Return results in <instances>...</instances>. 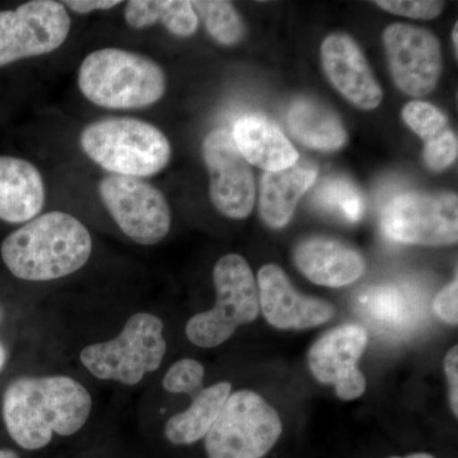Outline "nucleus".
<instances>
[{
    "mask_svg": "<svg viewBox=\"0 0 458 458\" xmlns=\"http://www.w3.org/2000/svg\"><path fill=\"white\" fill-rule=\"evenodd\" d=\"M90 410L89 391L66 376L18 378L3 397V418L9 436L30 451L47 447L54 433L66 437L82 429Z\"/></svg>",
    "mask_w": 458,
    "mask_h": 458,
    "instance_id": "f257e3e1",
    "label": "nucleus"
},
{
    "mask_svg": "<svg viewBox=\"0 0 458 458\" xmlns=\"http://www.w3.org/2000/svg\"><path fill=\"white\" fill-rule=\"evenodd\" d=\"M89 229L64 212L42 214L12 232L3 242L2 259L18 279L49 282L83 267L92 254Z\"/></svg>",
    "mask_w": 458,
    "mask_h": 458,
    "instance_id": "f03ea898",
    "label": "nucleus"
},
{
    "mask_svg": "<svg viewBox=\"0 0 458 458\" xmlns=\"http://www.w3.org/2000/svg\"><path fill=\"white\" fill-rule=\"evenodd\" d=\"M84 98L105 108L131 110L155 105L164 98L167 80L149 57L117 47H105L86 56L78 73Z\"/></svg>",
    "mask_w": 458,
    "mask_h": 458,
    "instance_id": "7ed1b4c3",
    "label": "nucleus"
},
{
    "mask_svg": "<svg viewBox=\"0 0 458 458\" xmlns=\"http://www.w3.org/2000/svg\"><path fill=\"white\" fill-rule=\"evenodd\" d=\"M83 152L110 174L153 176L170 164L167 137L152 123L131 117H108L89 123L81 134Z\"/></svg>",
    "mask_w": 458,
    "mask_h": 458,
    "instance_id": "20e7f679",
    "label": "nucleus"
},
{
    "mask_svg": "<svg viewBox=\"0 0 458 458\" xmlns=\"http://www.w3.org/2000/svg\"><path fill=\"white\" fill-rule=\"evenodd\" d=\"M213 279L216 304L186 325V336L200 348H216L227 342L238 327L251 324L260 312L258 283L245 258L223 256L214 267Z\"/></svg>",
    "mask_w": 458,
    "mask_h": 458,
    "instance_id": "39448f33",
    "label": "nucleus"
},
{
    "mask_svg": "<svg viewBox=\"0 0 458 458\" xmlns=\"http://www.w3.org/2000/svg\"><path fill=\"white\" fill-rule=\"evenodd\" d=\"M165 351L162 319L152 313L140 312L128 319L122 334L114 340L84 348L81 360L99 379L134 386L147 373L159 369Z\"/></svg>",
    "mask_w": 458,
    "mask_h": 458,
    "instance_id": "423d86ee",
    "label": "nucleus"
},
{
    "mask_svg": "<svg viewBox=\"0 0 458 458\" xmlns=\"http://www.w3.org/2000/svg\"><path fill=\"white\" fill-rule=\"evenodd\" d=\"M276 410L250 390L231 394L205 436L209 458H262L282 436Z\"/></svg>",
    "mask_w": 458,
    "mask_h": 458,
    "instance_id": "0eeeda50",
    "label": "nucleus"
},
{
    "mask_svg": "<svg viewBox=\"0 0 458 458\" xmlns=\"http://www.w3.org/2000/svg\"><path fill=\"white\" fill-rule=\"evenodd\" d=\"M379 227L394 242L450 246L458 240V200L454 192H405L382 210Z\"/></svg>",
    "mask_w": 458,
    "mask_h": 458,
    "instance_id": "6e6552de",
    "label": "nucleus"
},
{
    "mask_svg": "<svg viewBox=\"0 0 458 458\" xmlns=\"http://www.w3.org/2000/svg\"><path fill=\"white\" fill-rule=\"evenodd\" d=\"M98 191L114 221L134 242L152 246L167 236L170 205L156 186L135 177L107 174L99 182Z\"/></svg>",
    "mask_w": 458,
    "mask_h": 458,
    "instance_id": "1a4fd4ad",
    "label": "nucleus"
},
{
    "mask_svg": "<svg viewBox=\"0 0 458 458\" xmlns=\"http://www.w3.org/2000/svg\"><path fill=\"white\" fill-rule=\"evenodd\" d=\"M71 26L68 11L54 0H32L0 12V68L59 49Z\"/></svg>",
    "mask_w": 458,
    "mask_h": 458,
    "instance_id": "9d476101",
    "label": "nucleus"
},
{
    "mask_svg": "<svg viewBox=\"0 0 458 458\" xmlns=\"http://www.w3.org/2000/svg\"><path fill=\"white\" fill-rule=\"evenodd\" d=\"M382 41L397 89L411 98L432 93L442 74L438 38L421 27L393 23L386 27Z\"/></svg>",
    "mask_w": 458,
    "mask_h": 458,
    "instance_id": "9b49d317",
    "label": "nucleus"
},
{
    "mask_svg": "<svg viewBox=\"0 0 458 458\" xmlns=\"http://www.w3.org/2000/svg\"><path fill=\"white\" fill-rule=\"evenodd\" d=\"M201 152L216 209L228 218H247L255 207L254 172L237 149L232 132L225 128L214 129L204 138Z\"/></svg>",
    "mask_w": 458,
    "mask_h": 458,
    "instance_id": "f8f14e48",
    "label": "nucleus"
},
{
    "mask_svg": "<svg viewBox=\"0 0 458 458\" xmlns=\"http://www.w3.org/2000/svg\"><path fill=\"white\" fill-rule=\"evenodd\" d=\"M369 335L360 325L333 328L313 344L309 352L312 376L324 385H333L337 397L351 401L366 391V378L358 361L366 351Z\"/></svg>",
    "mask_w": 458,
    "mask_h": 458,
    "instance_id": "ddd939ff",
    "label": "nucleus"
},
{
    "mask_svg": "<svg viewBox=\"0 0 458 458\" xmlns=\"http://www.w3.org/2000/svg\"><path fill=\"white\" fill-rule=\"evenodd\" d=\"M262 315L280 330H306L325 324L335 316L327 301L300 293L278 265L262 267L258 276Z\"/></svg>",
    "mask_w": 458,
    "mask_h": 458,
    "instance_id": "4468645a",
    "label": "nucleus"
},
{
    "mask_svg": "<svg viewBox=\"0 0 458 458\" xmlns=\"http://www.w3.org/2000/svg\"><path fill=\"white\" fill-rule=\"evenodd\" d=\"M321 63L330 83L355 107L372 111L382 104L384 90L352 36L343 32L328 35L322 41Z\"/></svg>",
    "mask_w": 458,
    "mask_h": 458,
    "instance_id": "2eb2a0df",
    "label": "nucleus"
},
{
    "mask_svg": "<svg viewBox=\"0 0 458 458\" xmlns=\"http://www.w3.org/2000/svg\"><path fill=\"white\" fill-rule=\"evenodd\" d=\"M293 259L307 279L330 288L352 284L366 270V261L358 250L330 237L307 238L295 247Z\"/></svg>",
    "mask_w": 458,
    "mask_h": 458,
    "instance_id": "dca6fc26",
    "label": "nucleus"
},
{
    "mask_svg": "<svg viewBox=\"0 0 458 458\" xmlns=\"http://www.w3.org/2000/svg\"><path fill=\"white\" fill-rule=\"evenodd\" d=\"M231 132L243 158L264 172L285 170L300 161V153L284 132L262 114H243Z\"/></svg>",
    "mask_w": 458,
    "mask_h": 458,
    "instance_id": "f3484780",
    "label": "nucleus"
},
{
    "mask_svg": "<svg viewBox=\"0 0 458 458\" xmlns=\"http://www.w3.org/2000/svg\"><path fill=\"white\" fill-rule=\"evenodd\" d=\"M316 165L298 161L276 172H264L259 191V214L273 229L284 228L293 216L298 201L318 179Z\"/></svg>",
    "mask_w": 458,
    "mask_h": 458,
    "instance_id": "a211bd4d",
    "label": "nucleus"
},
{
    "mask_svg": "<svg viewBox=\"0 0 458 458\" xmlns=\"http://www.w3.org/2000/svg\"><path fill=\"white\" fill-rule=\"evenodd\" d=\"M40 171L17 157H0V219L8 223L32 221L45 205Z\"/></svg>",
    "mask_w": 458,
    "mask_h": 458,
    "instance_id": "6ab92c4d",
    "label": "nucleus"
},
{
    "mask_svg": "<svg viewBox=\"0 0 458 458\" xmlns=\"http://www.w3.org/2000/svg\"><path fill=\"white\" fill-rule=\"evenodd\" d=\"M286 125L295 140L319 152L339 150L348 140V131L337 114L312 98L292 102Z\"/></svg>",
    "mask_w": 458,
    "mask_h": 458,
    "instance_id": "aec40b11",
    "label": "nucleus"
},
{
    "mask_svg": "<svg viewBox=\"0 0 458 458\" xmlns=\"http://www.w3.org/2000/svg\"><path fill=\"white\" fill-rule=\"evenodd\" d=\"M232 386L219 382L192 397L191 406L174 415L165 427V438L177 445H192L205 438L231 394Z\"/></svg>",
    "mask_w": 458,
    "mask_h": 458,
    "instance_id": "412c9836",
    "label": "nucleus"
},
{
    "mask_svg": "<svg viewBox=\"0 0 458 458\" xmlns=\"http://www.w3.org/2000/svg\"><path fill=\"white\" fill-rule=\"evenodd\" d=\"M125 20L132 29H147L161 22L177 38H190L198 31L199 18L188 0H131Z\"/></svg>",
    "mask_w": 458,
    "mask_h": 458,
    "instance_id": "4be33fe9",
    "label": "nucleus"
},
{
    "mask_svg": "<svg viewBox=\"0 0 458 458\" xmlns=\"http://www.w3.org/2000/svg\"><path fill=\"white\" fill-rule=\"evenodd\" d=\"M313 204L322 212L348 223L360 221L364 199L360 190L345 177H327L313 195Z\"/></svg>",
    "mask_w": 458,
    "mask_h": 458,
    "instance_id": "5701e85b",
    "label": "nucleus"
},
{
    "mask_svg": "<svg viewBox=\"0 0 458 458\" xmlns=\"http://www.w3.org/2000/svg\"><path fill=\"white\" fill-rule=\"evenodd\" d=\"M191 5L198 18L203 21L210 38L219 45L234 47L245 38V23L232 3L223 0H195Z\"/></svg>",
    "mask_w": 458,
    "mask_h": 458,
    "instance_id": "b1692460",
    "label": "nucleus"
},
{
    "mask_svg": "<svg viewBox=\"0 0 458 458\" xmlns=\"http://www.w3.org/2000/svg\"><path fill=\"white\" fill-rule=\"evenodd\" d=\"M403 123L411 129L421 140L427 141L450 128L445 114L438 107L420 99L409 102L401 113Z\"/></svg>",
    "mask_w": 458,
    "mask_h": 458,
    "instance_id": "393cba45",
    "label": "nucleus"
},
{
    "mask_svg": "<svg viewBox=\"0 0 458 458\" xmlns=\"http://www.w3.org/2000/svg\"><path fill=\"white\" fill-rule=\"evenodd\" d=\"M205 370L203 364L195 360H181L165 373L164 387L172 394H188L192 397L203 390Z\"/></svg>",
    "mask_w": 458,
    "mask_h": 458,
    "instance_id": "a878e982",
    "label": "nucleus"
},
{
    "mask_svg": "<svg viewBox=\"0 0 458 458\" xmlns=\"http://www.w3.org/2000/svg\"><path fill=\"white\" fill-rule=\"evenodd\" d=\"M457 155V135L451 128L439 132L432 140L424 141L423 161L430 171L447 170L456 162Z\"/></svg>",
    "mask_w": 458,
    "mask_h": 458,
    "instance_id": "bb28decb",
    "label": "nucleus"
},
{
    "mask_svg": "<svg viewBox=\"0 0 458 458\" xmlns=\"http://www.w3.org/2000/svg\"><path fill=\"white\" fill-rule=\"evenodd\" d=\"M375 3L388 13L414 20H434L445 8V3L436 0H378Z\"/></svg>",
    "mask_w": 458,
    "mask_h": 458,
    "instance_id": "cd10ccee",
    "label": "nucleus"
},
{
    "mask_svg": "<svg viewBox=\"0 0 458 458\" xmlns=\"http://www.w3.org/2000/svg\"><path fill=\"white\" fill-rule=\"evenodd\" d=\"M367 307L375 318L382 321H393L403 311V300L394 288L370 289L367 295Z\"/></svg>",
    "mask_w": 458,
    "mask_h": 458,
    "instance_id": "c85d7f7f",
    "label": "nucleus"
},
{
    "mask_svg": "<svg viewBox=\"0 0 458 458\" xmlns=\"http://www.w3.org/2000/svg\"><path fill=\"white\" fill-rule=\"evenodd\" d=\"M458 282L454 279L445 286L433 302V311L445 324L457 327L458 322Z\"/></svg>",
    "mask_w": 458,
    "mask_h": 458,
    "instance_id": "c756f323",
    "label": "nucleus"
},
{
    "mask_svg": "<svg viewBox=\"0 0 458 458\" xmlns=\"http://www.w3.org/2000/svg\"><path fill=\"white\" fill-rule=\"evenodd\" d=\"M445 372L450 387L452 412L458 417V346H454L445 358Z\"/></svg>",
    "mask_w": 458,
    "mask_h": 458,
    "instance_id": "7c9ffc66",
    "label": "nucleus"
},
{
    "mask_svg": "<svg viewBox=\"0 0 458 458\" xmlns=\"http://www.w3.org/2000/svg\"><path fill=\"white\" fill-rule=\"evenodd\" d=\"M122 4L120 0H66L63 3L65 8L72 9L75 13L87 14L95 11H107Z\"/></svg>",
    "mask_w": 458,
    "mask_h": 458,
    "instance_id": "2f4dec72",
    "label": "nucleus"
},
{
    "mask_svg": "<svg viewBox=\"0 0 458 458\" xmlns=\"http://www.w3.org/2000/svg\"><path fill=\"white\" fill-rule=\"evenodd\" d=\"M388 458H436L433 456V454H423V452H420V454H408V456H393Z\"/></svg>",
    "mask_w": 458,
    "mask_h": 458,
    "instance_id": "473e14b6",
    "label": "nucleus"
},
{
    "mask_svg": "<svg viewBox=\"0 0 458 458\" xmlns=\"http://www.w3.org/2000/svg\"><path fill=\"white\" fill-rule=\"evenodd\" d=\"M5 360H7V352H5L4 346L0 344V370L4 367Z\"/></svg>",
    "mask_w": 458,
    "mask_h": 458,
    "instance_id": "72a5a7b5",
    "label": "nucleus"
},
{
    "mask_svg": "<svg viewBox=\"0 0 458 458\" xmlns=\"http://www.w3.org/2000/svg\"><path fill=\"white\" fill-rule=\"evenodd\" d=\"M452 41H454V51H456V55L458 54V23L454 27V32H452Z\"/></svg>",
    "mask_w": 458,
    "mask_h": 458,
    "instance_id": "f704fd0d",
    "label": "nucleus"
},
{
    "mask_svg": "<svg viewBox=\"0 0 458 458\" xmlns=\"http://www.w3.org/2000/svg\"><path fill=\"white\" fill-rule=\"evenodd\" d=\"M0 458H20V456L11 450H0Z\"/></svg>",
    "mask_w": 458,
    "mask_h": 458,
    "instance_id": "c9c22d12",
    "label": "nucleus"
},
{
    "mask_svg": "<svg viewBox=\"0 0 458 458\" xmlns=\"http://www.w3.org/2000/svg\"><path fill=\"white\" fill-rule=\"evenodd\" d=\"M3 319V311H2V309H0V321H2Z\"/></svg>",
    "mask_w": 458,
    "mask_h": 458,
    "instance_id": "e433bc0d",
    "label": "nucleus"
}]
</instances>
